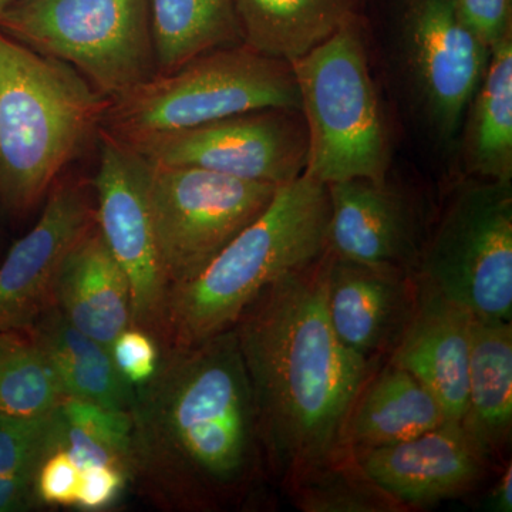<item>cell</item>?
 Returning <instances> with one entry per match:
<instances>
[{"label": "cell", "instance_id": "ac0fdd59", "mask_svg": "<svg viewBox=\"0 0 512 512\" xmlns=\"http://www.w3.org/2000/svg\"><path fill=\"white\" fill-rule=\"evenodd\" d=\"M53 303L74 328L110 349L133 326V302L126 274L111 255L97 224L64 259Z\"/></svg>", "mask_w": 512, "mask_h": 512}, {"label": "cell", "instance_id": "5bb4252c", "mask_svg": "<svg viewBox=\"0 0 512 512\" xmlns=\"http://www.w3.org/2000/svg\"><path fill=\"white\" fill-rule=\"evenodd\" d=\"M416 272L356 264L326 252L325 301L340 343L370 363L390 355L412 318Z\"/></svg>", "mask_w": 512, "mask_h": 512}, {"label": "cell", "instance_id": "7c38bea8", "mask_svg": "<svg viewBox=\"0 0 512 512\" xmlns=\"http://www.w3.org/2000/svg\"><path fill=\"white\" fill-rule=\"evenodd\" d=\"M407 64L441 137L457 133L487 69L491 49L464 23L457 0H403Z\"/></svg>", "mask_w": 512, "mask_h": 512}, {"label": "cell", "instance_id": "8992f818", "mask_svg": "<svg viewBox=\"0 0 512 512\" xmlns=\"http://www.w3.org/2000/svg\"><path fill=\"white\" fill-rule=\"evenodd\" d=\"M291 64L308 130L305 173L323 184L384 180L389 138L359 16Z\"/></svg>", "mask_w": 512, "mask_h": 512}, {"label": "cell", "instance_id": "6da1fadb", "mask_svg": "<svg viewBox=\"0 0 512 512\" xmlns=\"http://www.w3.org/2000/svg\"><path fill=\"white\" fill-rule=\"evenodd\" d=\"M131 480L161 507L215 511L264 470L254 393L234 329L164 349L134 390Z\"/></svg>", "mask_w": 512, "mask_h": 512}, {"label": "cell", "instance_id": "7402d4cb", "mask_svg": "<svg viewBox=\"0 0 512 512\" xmlns=\"http://www.w3.org/2000/svg\"><path fill=\"white\" fill-rule=\"evenodd\" d=\"M30 329L55 367L66 396L130 412L136 387L120 375L110 349L74 328L55 303Z\"/></svg>", "mask_w": 512, "mask_h": 512}, {"label": "cell", "instance_id": "f1b7e54d", "mask_svg": "<svg viewBox=\"0 0 512 512\" xmlns=\"http://www.w3.org/2000/svg\"><path fill=\"white\" fill-rule=\"evenodd\" d=\"M110 352L120 375L133 387L150 382L160 365V343L136 326L123 330L111 343Z\"/></svg>", "mask_w": 512, "mask_h": 512}, {"label": "cell", "instance_id": "83f0119b", "mask_svg": "<svg viewBox=\"0 0 512 512\" xmlns=\"http://www.w3.org/2000/svg\"><path fill=\"white\" fill-rule=\"evenodd\" d=\"M57 410L67 423L86 431L93 439L119 454L130 467L131 477L133 421L130 412L107 409L72 396H64Z\"/></svg>", "mask_w": 512, "mask_h": 512}, {"label": "cell", "instance_id": "cb8c5ba5", "mask_svg": "<svg viewBox=\"0 0 512 512\" xmlns=\"http://www.w3.org/2000/svg\"><path fill=\"white\" fill-rule=\"evenodd\" d=\"M158 74L174 72L195 57L242 45L235 0H148Z\"/></svg>", "mask_w": 512, "mask_h": 512}, {"label": "cell", "instance_id": "d6986e66", "mask_svg": "<svg viewBox=\"0 0 512 512\" xmlns=\"http://www.w3.org/2000/svg\"><path fill=\"white\" fill-rule=\"evenodd\" d=\"M446 421L439 400L406 370L387 362L375 369L350 410L345 447L350 454L420 436Z\"/></svg>", "mask_w": 512, "mask_h": 512}, {"label": "cell", "instance_id": "f546056e", "mask_svg": "<svg viewBox=\"0 0 512 512\" xmlns=\"http://www.w3.org/2000/svg\"><path fill=\"white\" fill-rule=\"evenodd\" d=\"M80 470L62 448L49 447L35 478V500L53 507H74Z\"/></svg>", "mask_w": 512, "mask_h": 512}, {"label": "cell", "instance_id": "7a4b0ae2", "mask_svg": "<svg viewBox=\"0 0 512 512\" xmlns=\"http://www.w3.org/2000/svg\"><path fill=\"white\" fill-rule=\"evenodd\" d=\"M326 254L266 288L235 323L254 393L266 467L285 484L349 453L350 410L376 363L330 326Z\"/></svg>", "mask_w": 512, "mask_h": 512}, {"label": "cell", "instance_id": "ffe728a7", "mask_svg": "<svg viewBox=\"0 0 512 512\" xmlns=\"http://www.w3.org/2000/svg\"><path fill=\"white\" fill-rule=\"evenodd\" d=\"M485 460L507 447L512 431V325L474 318L466 412L460 421Z\"/></svg>", "mask_w": 512, "mask_h": 512}, {"label": "cell", "instance_id": "30bf717a", "mask_svg": "<svg viewBox=\"0 0 512 512\" xmlns=\"http://www.w3.org/2000/svg\"><path fill=\"white\" fill-rule=\"evenodd\" d=\"M133 148L151 163L284 185L306 171L308 130L301 110L262 109L163 134Z\"/></svg>", "mask_w": 512, "mask_h": 512}, {"label": "cell", "instance_id": "e0dca14e", "mask_svg": "<svg viewBox=\"0 0 512 512\" xmlns=\"http://www.w3.org/2000/svg\"><path fill=\"white\" fill-rule=\"evenodd\" d=\"M419 279L412 318L387 362L406 370L441 404L446 420L466 412L474 316Z\"/></svg>", "mask_w": 512, "mask_h": 512}, {"label": "cell", "instance_id": "4dcf8cb0", "mask_svg": "<svg viewBox=\"0 0 512 512\" xmlns=\"http://www.w3.org/2000/svg\"><path fill=\"white\" fill-rule=\"evenodd\" d=\"M457 8L471 32L490 49L512 33V0H457Z\"/></svg>", "mask_w": 512, "mask_h": 512}, {"label": "cell", "instance_id": "4316f807", "mask_svg": "<svg viewBox=\"0 0 512 512\" xmlns=\"http://www.w3.org/2000/svg\"><path fill=\"white\" fill-rule=\"evenodd\" d=\"M55 412L45 417L0 414V512L25 510L35 500L37 468L49 450Z\"/></svg>", "mask_w": 512, "mask_h": 512}, {"label": "cell", "instance_id": "2e32d148", "mask_svg": "<svg viewBox=\"0 0 512 512\" xmlns=\"http://www.w3.org/2000/svg\"><path fill=\"white\" fill-rule=\"evenodd\" d=\"M326 252L356 264L416 272L421 252L413 215L386 181L352 178L328 184Z\"/></svg>", "mask_w": 512, "mask_h": 512}, {"label": "cell", "instance_id": "44dd1931", "mask_svg": "<svg viewBox=\"0 0 512 512\" xmlns=\"http://www.w3.org/2000/svg\"><path fill=\"white\" fill-rule=\"evenodd\" d=\"M365 0H235L242 42L293 62L359 16Z\"/></svg>", "mask_w": 512, "mask_h": 512}, {"label": "cell", "instance_id": "9a60e30c", "mask_svg": "<svg viewBox=\"0 0 512 512\" xmlns=\"http://www.w3.org/2000/svg\"><path fill=\"white\" fill-rule=\"evenodd\" d=\"M353 457L404 510L461 497L480 483L488 463L460 421L451 420L413 439Z\"/></svg>", "mask_w": 512, "mask_h": 512}, {"label": "cell", "instance_id": "5b68a950", "mask_svg": "<svg viewBox=\"0 0 512 512\" xmlns=\"http://www.w3.org/2000/svg\"><path fill=\"white\" fill-rule=\"evenodd\" d=\"M262 109L301 110L292 64L242 43L204 53L110 100L100 131L137 147L163 134Z\"/></svg>", "mask_w": 512, "mask_h": 512}, {"label": "cell", "instance_id": "484cf974", "mask_svg": "<svg viewBox=\"0 0 512 512\" xmlns=\"http://www.w3.org/2000/svg\"><path fill=\"white\" fill-rule=\"evenodd\" d=\"M286 487L296 507L306 512L404 511L366 476L350 453L309 470Z\"/></svg>", "mask_w": 512, "mask_h": 512}, {"label": "cell", "instance_id": "9c48e42d", "mask_svg": "<svg viewBox=\"0 0 512 512\" xmlns=\"http://www.w3.org/2000/svg\"><path fill=\"white\" fill-rule=\"evenodd\" d=\"M278 187L151 163V212L168 291L200 274L265 211Z\"/></svg>", "mask_w": 512, "mask_h": 512}, {"label": "cell", "instance_id": "603a6c76", "mask_svg": "<svg viewBox=\"0 0 512 512\" xmlns=\"http://www.w3.org/2000/svg\"><path fill=\"white\" fill-rule=\"evenodd\" d=\"M466 161L494 183L512 177V33L491 47L487 69L470 103ZM468 107V109H470Z\"/></svg>", "mask_w": 512, "mask_h": 512}, {"label": "cell", "instance_id": "836d02e7", "mask_svg": "<svg viewBox=\"0 0 512 512\" xmlns=\"http://www.w3.org/2000/svg\"><path fill=\"white\" fill-rule=\"evenodd\" d=\"M16 2V0H0V10H3L6 8V6H9L10 3Z\"/></svg>", "mask_w": 512, "mask_h": 512}, {"label": "cell", "instance_id": "8fae6325", "mask_svg": "<svg viewBox=\"0 0 512 512\" xmlns=\"http://www.w3.org/2000/svg\"><path fill=\"white\" fill-rule=\"evenodd\" d=\"M93 180L96 224L131 289L133 326L160 343L168 285L151 212V163L133 147L99 131Z\"/></svg>", "mask_w": 512, "mask_h": 512}, {"label": "cell", "instance_id": "ba28073f", "mask_svg": "<svg viewBox=\"0 0 512 512\" xmlns=\"http://www.w3.org/2000/svg\"><path fill=\"white\" fill-rule=\"evenodd\" d=\"M417 276L476 319L511 322L510 183L464 188L421 252Z\"/></svg>", "mask_w": 512, "mask_h": 512}, {"label": "cell", "instance_id": "d4e9b609", "mask_svg": "<svg viewBox=\"0 0 512 512\" xmlns=\"http://www.w3.org/2000/svg\"><path fill=\"white\" fill-rule=\"evenodd\" d=\"M64 396L55 367L32 329L0 332V414L49 416Z\"/></svg>", "mask_w": 512, "mask_h": 512}, {"label": "cell", "instance_id": "277c9868", "mask_svg": "<svg viewBox=\"0 0 512 512\" xmlns=\"http://www.w3.org/2000/svg\"><path fill=\"white\" fill-rule=\"evenodd\" d=\"M110 100L69 64L0 30V205L25 217L99 136Z\"/></svg>", "mask_w": 512, "mask_h": 512}, {"label": "cell", "instance_id": "4fadbf2b", "mask_svg": "<svg viewBox=\"0 0 512 512\" xmlns=\"http://www.w3.org/2000/svg\"><path fill=\"white\" fill-rule=\"evenodd\" d=\"M94 225L93 184L60 178L35 227L10 248L0 265V332L30 328L52 305L64 259Z\"/></svg>", "mask_w": 512, "mask_h": 512}, {"label": "cell", "instance_id": "52a82bcc", "mask_svg": "<svg viewBox=\"0 0 512 512\" xmlns=\"http://www.w3.org/2000/svg\"><path fill=\"white\" fill-rule=\"evenodd\" d=\"M0 30L116 100L158 74L148 0H16Z\"/></svg>", "mask_w": 512, "mask_h": 512}, {"label": "cell", "instance_id": "3957f363", "mask_svg": "<svg viewBox=\"0 0 512 512\" xmlns=\"http://www.w3.org/2000/svg\"><path fill=\"white\" fill-rule=\"evenodd\" d=\"M329 212L328 184L312 175L279 185L265 211L200 274L170 288L160 346L184 348L234 328L266 288L326 254Z\"/></svg>", "mask_w": 512, "mask_h": 512}, {"label": "cell", "instance_id": "1f68e13d", "mask_svg": "<svg viewBox=\"0 0 512 512\" xmlns=\"http://www.w3.org/2000/svg\"><path fill=\"white\" fill-rule=\"evenodd\" d=\"M130 476L124 468L96 466L80 471L74 507L86 511H99L116 503Z\"/></svg>", "mask_w": 512, "mask_h": 512}, {"label": "cell", "instance_id": "d6a6232c", "mask_svg": "<svg viewBox=\"0 0 512 512\" xmlns=\"http://www.w3.org/2000/svg\"><path fill=\"white\" fill-rule=\"evenodd\" d=\"M484 510L490 512H511L512 511V468L508 464L503 476L498 478L497 483L491 488L490 493L485 497Z\"/></svg>", "mask_w": 512, "mask_h": 512}]
</instances>
